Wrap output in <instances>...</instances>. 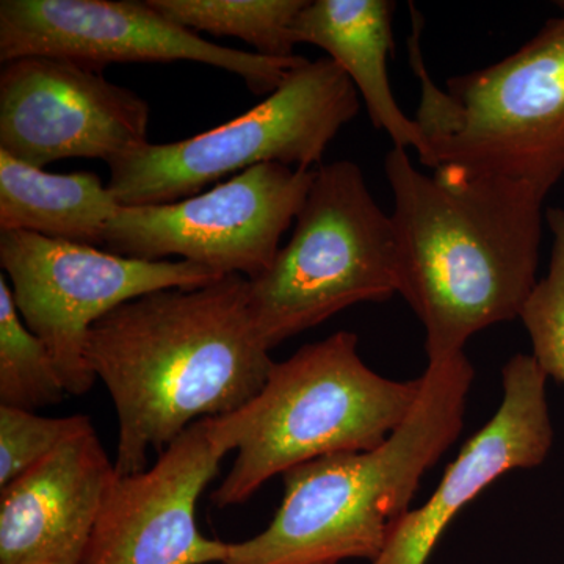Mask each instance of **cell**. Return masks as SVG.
Returning <instances> with one entry per match:
<instances>
[{
    "label": "cell",
    "mask_w": 564,
    "mask_h": 564,
    "mask_svg": "<svg viewBox=\"0 0 564 564\" xmlns=\"http://www.w3.org/2000/svg\"><path fill=\"white\" fill-rule=\"evenodd\" d=\"M314 174L262 163L181 202L121 206L107 225L104 250L143 261L180 256L223 276L254 280L276 258Z\"/></svg>",
    "instance_id": "9"
},
{
    "label": "cell",
    "mask_w": 564,
    "mask_h": 564,
    "mask_svg": "<svg viewBox=\"0 0 564 564\" xmlns=\"http://www.w3.org/2000/svg\"><path fill=\"white\" fill-rule=\"evenodd\" d=\"M361 109L359 93L329 57L303 62L261 104L192 139L148 143L109 163L121 206L199 195L207 185L262 163L310 169Z\"/></svg>",
    "instance_id": "7"
},
{
    "label": "cell",
    "mask_w": 564,
    "mask_h": 564,
    "mask_svg": "<svg viewBox=\"0 0 564 564\" xmlns=\"http://www.w3.org/2000/svg\"><path fill=\"white\" fill-rule=\"evenodd\" d=\"M0 265L22 321L76 397L96 381L85 347L99 318L150 292L203 288L223 278L198 263L143 261L28 231H0Z\"/></svg>",
    "instance_id": "8"
},
{
    "label": "cell",
    "mask_w": 564,
    "mask_h": 564,
    "mask_svg": "<svg viewBox=\"0 0 564 564\" xmlns=\"http://www.w3.org/2000/svg\"><path fill=\"white\" fill-rule=\"evenodd\" d=\"M295 231L269 269L248 280V304L270 351L356 303L399 293V256L384 214L351 161L315 170Z\"/></svg>",
    "instance_id": "6"
},
{
    "label": "cell",
    "mask_w": 564,
    "mask_h": 564,
    "mask_svg": "<svg viewBox=\"0 0 564 564\" xmlns=\"http://www.w3.org/2000/svg\"><path fill=\"white\" fill-rule=\"evenodd\" d=\"M229 454L210 417L188 426L150 469L115 475L82 564L225 562L229 544L196 525V503Z\"/></svg>",
    "instance_id": "12"
},
{
    "label": "cell",
    "mask_w": 564,
    "mask_h": 564,
    "mask_svg": "<svg viewBox=\"0 0 564 564\" xmlns=\"http://www.w3.org/2000/svg\"><path fill=\"white\" fill-rule=\"evenodd\" d=\"M399 293L425 328L429 364L464 355L475 334L514 321L534 285L545 193L419 172L406 150L386 154Z\"/></svg>",
    "instance_id": "2"
},
{
    "label": "cell",
    "mask_w": 564,
    "mask_h": 564,
    "mask_svg": "<svg viewBox=\"0 0 564 564\" xmlns=\"http://www.w3.org/2000/svg\"><path fill=\"white\" fill-rule=\"evenodd\" d=\"M503 400L491 421L470 437L429 500L406 513L372 564H426L444 530L492 481L532 469L554 444L545 381L533 356L516 355L502 370Z\"/></svg>",
    "instance_id": "13"
},
{
    "label": "cell",
    "mask_w": 564,
    "mask_h": 564,
    "mask_svg": "<svg viewBox=\"0 0 564 564\" xmlns=\"http://www.w3.org/2000/svg\"><path fill=\"white\" fill-rule=\"evenodd\" d=\"M150 106L101 70L24 57L0 73V151L44 169L65 159L109 163L148 141Z\"/></svg>",
    "instance_id": "11"
},
{
    "label": "cell",
    "mask_w": 564,
    "mask_h": 564,
    "mask_svg": "<svg viewBox=\"0 0 564 564\" xmlns=\"http://www.w3.org/2000/svg\"><path fill=\"white\" fill-rule=\"evenodd\" d=\"M90 417H44L35 411L0 404V491L31 473L62 445L91 432Z\"/></svg>",
    "instance_id": "20"
},
{
    "label": "cell",
    "mask_w": 564,
    "mask_h": 564,
    "mask_svg": "<svg viewBox=\"0 0 564 564\" xmlns=\"http://www.w3.org/2000/svg\"><path fill=\"white\" fill-rule=\"evenodd\" d=\"M414 13L411 63L422 84L423 165L443 180H489L545 193L564 176V22L502 62L441 90L426 73Z\"/></svg>",
    "instance_id": "5"
},
{
    "label": "cell",
    "mask_w": 564,
    "mask_h": 564,
    "mask_svg": "<svg viewBox=\"0 0 564 564\" xmlns=\"http://www.w3.org/2000/svg\"><path fill=\"white\" fill-rule=\"evenodd\" d=\"M554 236L547 276L538 281L521 318L533 345V358L547 377L564 384V210L549 209Z\"/></svg>",
    "instance_id": "19"
},
{
    "label": "cell",
    "mask_w": 564,
    "mask_h": 564,
    "mask_svg": "<svg viewBox=\"0 0 564 564\" xmlns=\"http://www.w3.org/2000/svg\"><path fill=\"white\" fill-rule=\"evenodd\" d=\"M389 0H314L306 2L293 22L295 44H314L347 74L366 104L370 121L391 137L393 147L426 152L417 121L400 109L388 76L393 47Z\"/></svg>",
    "instance_id": "15"
},
{
    "label": "cell",
    "mask_w": 564,
    "mask_h": 564,
    "mask_svg": "<svg viewBox=\"0 0 564 564\" xmlns=\"http://www.w3.org/2000/svg\"><path fill=\"white\" fill-rule=\"evenodd\" d=\"M66 389L46 345L25 325L6 274L0 276V404L35 411Z\"/></svg>",
    "instance_id": "18"
},
{
    "label": "cell",
    "mask_w": 564,
    "mask_h": 564,
    "mask_svg": "<svg viewBox=\"0 0 564 564\" xmlns=\"http://www.w3.org/2000/svg\"><path fill=\"white\" fill-rule=\"evenodd\" d=\"M560 20H562L564 22V14H563V18H560Z\"/></svg>",
    "instance_id": "21"
},
{
    "label": "cell",
    "mask_w": 564,
    "mask_h": 564,
    "mask_svg": "<svg viewBox=\"0 0 564 564\" xmlns=\"http://www.w3.org/2000/svg\"><path fill=\"white\" fill-rule=\"evenodd\" d=\"M62 58L101 70L110 63L195 62L242 77L270 96L307 58L218 46L135 0H2L0 62Z\"/></svg>",
    "instance_id": "10"
},
{
    "label": "cell",
    "mask_w": 564,
    "mask_h": 564,
    "mask_svg": "<svg viewBox=\"0 0 564 564\" xmlns=\"http://www.w3.org/2000/svg\"><path fill=\"white\" fill-rule=\"evenodd\" d=\"M474 375L466 355L429 364L413 410L380 447L288 470L273 521L251 540L229 544L220 564L373 562L410 513L423 475L458 440Z\"/></svg>",
    "instance_id": "3"
},
{
    "label": "cell",
    "mask_w": 564,
    "mask_h": 564,
    "mask_svg": "<svg viewBox=\"0 0 564 564\" xmlns=\"http://www.w3.org/2000/svg\"><path fill=\"white\" fill-rule=\"evenodd\" d=\"M117 470L95 430L0 491V564H82Z\"/></svg>",
    "instance_id": "14"
},
{
    "label": "cell",
    "mask_w": 564,
    "mask_h": 564,
    "mask_svg": "<svg viewBox=\"0 0 564 564\" xmlns=\"http://www.w3.org/2000/svg\"><path fill=\"white\" fill-rule=\"evenodd\" d=\"M188 31L243 40L269 57H293V22L307 0H148Z\"/></svg>",
    "instance_id": "17"
},
{
    "label": "cell",
    "mask_w": 564,
    "mask_h": 564,
    "mask_svg": "<svg viewBox=\"0 0 564 564\" xmlns=\"http://www.w3.org/2000/svg\"><path fill=\"white\" fill-rule=\"evenodd\" d=\"M358 336L339 332L274 362L261 391L210 417L236 462L212 494L217 507L247 502L270 478L323 456L380 447L417 402L422 380L381 377L362 361Z\"/></svg>",
    "instance_id": "4"
},
{
    "label": "cell",
    "mask_w": 564,
    "mask_h": 564,
    "mask_svg": "<svg viewBox=\"0 0 564 564\" xmlns=\"http://www.w3.org/2000/svg\"><path fill=\"white\" fill-rule=\"evenodd\" d=\"M120 207L98 174H52L0 151V231L102 247Z\"/></svg>",
    "instance_id": "16"
},
{
    "label": "cell",
    "mask_w": 564,
    "mask_h": 564,
    "mask_svg": "<svg viewBox=\"0 0 564 564\" xmlns=\"http://www.w3.org/2000/svg\"><path fill=\"white\" fill-rule=\"evenodd\" d=\"M85 359L113 400L115 470L147 469L193 423L250 402L273 367L248 304V278L141 295L104 315Z\"/></svg>",
    "instance_id": "1"
}]
</instances>
